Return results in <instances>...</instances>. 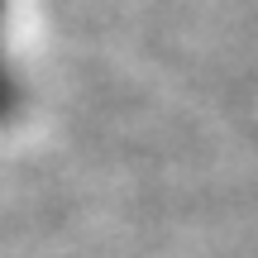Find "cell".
<instances>
[{"label":"cell","mask_w":258,"mask_h":258,"mask_svg":"<svg viewBox=\"0 0 258 258\" xmlns=\"http://www.w3.org/2000/svg\"><path fill=\"white\" fill-rule=\"evenodd\" d=\"M0 10H5V0H0Z\"/></svg>","instance_id":"7a4b0ae2"},{"label":"cell","mask_w":258,"mask_h":258,"mask_svg":"<svg viewBox=\"0 0 258 258\" xmlns=\"http://www.w3.org/2000/svg\"><path fill=\"white\" fill-rule=\"evenodd\" d=\"M10 110H15V86H10L5 67H0V115H10Z\"/></svg>","instance_id":"6da1fadb"}]
</instances>
